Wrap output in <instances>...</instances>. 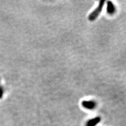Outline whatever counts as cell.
Returning <instances> with one entry per match:
<instances>
[{
    "label": "cell",
    "mask_w": 126,
    "mask_h": 126,
    "mask_svg": "<svg viewBox=\"0 0 126 126\" xmlns=\"http://www.w3.org/2000/svg\"><path fill=\"white\" fill-rule=\"evenodd\" d=\"M105 1H100L98 7L89 15L88 19L90 21H94L98 17V16L102 12V9H103V7L105 4Z\"/></svg>",
    "instance_id": "6da1fadb"
},
{
    "label": "cell",
    "mask_w": 126,
    "mask_h": 126,
    "mask_svg": "<svg viewBox=\"0 0 126 126\" xmlns=\"http://www.w3.org/2000/svg\"><path fill=\"white\" fill-rule=\"evenodd\" d=\"M101 118L99 117H97L93 119L88 120L86 123V126H96L99 123Z\"/></svg>",
    "instance_id": "3957f363"
},
{
    "label": "cell",
    "mask_w": 126,
    "mask_h": 126,
    "mask_svg": "<svg viewBox=\"0 0 126 126\" xmlns=\"http://www.w3.org/2000/svg\"><path fill=\"white\" fill-rule=\"evenodd\" d=\"M115 11L116 9L113 4L111 1H108L107 7V12L108 14L110 15H112L115 13Z\"/></svg>",
    "instance_id": "277c9868"
},
{
    "label": "cell",
    "mask_w": 126,
    "mask_h": 126,
    "mask_svg": "<svg viewBox=\"0 0 126 126\" xmlns=\"http://www.w3.org/2000/svg\"><path fill=\"white\" fill-rule=\"evenodd\" d=\"M82 105L86 109L92 110L96 107V103L93 100H85L82 102Z\"/></svg>",
    "instance_id": "7a4b0ae2"
}]
</instances>
